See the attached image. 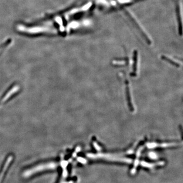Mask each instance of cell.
<instances>
[{
    "label": "cell",
    "instance_id": "2",
    "mask_svg": "<svg viewBox=\"0 0 183 183\" xmlns=\"http://www.w3.org/2000/svg\"><path fill=\"white\" fill-rule=\"evenodd\" d=\"M137 53H135V55L134 56V58H133V72L132 73V75L133 76H136V70H137Z\"/></svg>",
    "mask_w": 183,
    "mask_h": 183
},
{
    "label": "cell",
    "instance_id": "1",
    "mask_svg": "<svg viewBox=\"0 0 183 183\" xmlns=\"http://www.w3.org/2000/svg\"><path fill=\"white\" fill-rule=\"evenodd\" d=\"M126 97H127V102H128V105L130 111H134V108H133V105L132 103L131 98V95H130V90L129 87L128 81L127 80H126Z\"/></svg>",
    "mask_w": 183,
    "mask_h": 183
},
{
    "label": "cell",
    "instance_id": "3",
    "mask_svg": "<svg viewBox=\"0 0 183 183\" xmlns=\"http://www.w3.org/2000/svg\"><path fill=\"white\" fill-rule=\"evenodd\" d=\"M162 59H163L164 60L170 63V64H171L173 65V66H175V67H180V64H178V63H177V62H174V61H172V60L170 59L169 58L163 56H162Z\"/></svg>",
    "mask_w": 183,
    "mask_h": 183
}]
</instances>
